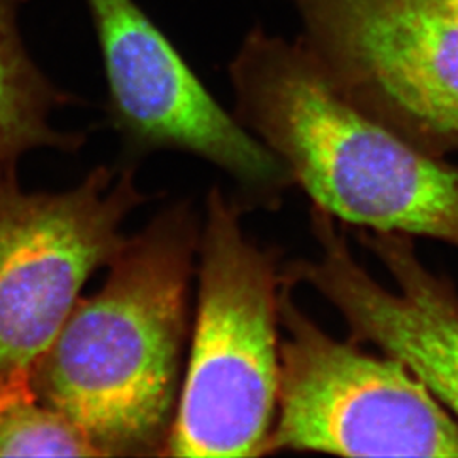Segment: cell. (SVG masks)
I'll return each mask as SVG.
<instances>
[{"instance_id": "6da1fadb", "label": "cell", "mask_w": 458, "mask_h": 458, "mask_svg": "<svg viewBox=\"0 0 458 458\" xmlns=\"http://www.w3.org/2000/svg\"><path fill=\"white\" fill-rule=\"evenodd\" d=\"M200 226L177 200L128 236L102 289L79 299L36 361V394L98 457H164L182 386Z\"/></svg>"}, {"instance_id": "7a4b0ae2", "label": "cell", "mask_w": 458, "mask_h": 458, "mask_svg": "<svg viewBox=\"0 0 458 458\" xmlns=\"http://www.w3.org/2000/svg\"><path fill=\"white\" fill-rule=\"evenodd\" d=\"M229 77L234 115L314 208L353 228L458 248L457 166L344 98L301 38L253 28Z\"/></svg>"}, {"instance_id": "3957f363", "label": "cell", "mask_w": 458, "mask_h": 458, "mask_svg": "<svg viewBox=\"0 0 458 458\" xmlns=\"http://www.w3.org/2000/svg\"><path fill=\"white\" fill-rule=\"evenodd\" d=\"M217 187L199 242L192 344L164 457H265L277 412L282 265Z\"/></svg>"}, {"instance_id": "277c9868", "label": "cell", "mask_w": 458, "mask_h": 458, "mask_svg": "<svg viewBox=\"0 0 458 458\" xmlns=\"http://www.w3.org/2000/svg\"><path fill=\"white\" fill-rule=\"evenodd\" d=\"M293 289L282 282L278 312L285 340L265 457L318 452L458 458V421L425 386L391 357L329 336L295 304Z\"/></svg>"}, {"instance_id": "5b68a950", "label": "cell", "mask_w": 458, "mask_h": 458, "mask_svg": "<svg viewBox=\"0 0 458 458\" xmlns=\"http://www.w3.org/2000/svg\"><path fill=\"white\" fill-rule=\"evenodd\" d=\"M148 202L134 166H96L64 192L0 185V384L31 378L90 276L113 262Z\"/></svg>"}, {"instance_id": "8992f818", "label": "cell", "mask_w": 458, "mask_h": 458, "mask_svg": "<svg viewBox=\"0 0 458 458\" xmlns=\"http://www.w3.org/2000/svg\"><path fill=\"white\" fill-rule=\"evenodd\" d=\"M107 83L109 121L132 157L181 151L225 172L248 209H277L287 168L214 98L136 0H85Z\"/></svg>"}, {"instance_id": "52a82bcc", "label": "cell", "mask_w": 458, "mask_h": 458, "mask_svg": "<svg viewBox=\"0 0 458 458\" xmlns=\"http://www.w3.org/2000/svg\"><path fill=\"white\" fill-rule=\"evenodd\" d=\"M333 85L414 145L458 151V19L428 0H289Z\"/></svg>"}, {"instance_id": "ba28073f", "label": "cell", "mask_w": 458, "mask_h": 458, "mask_svg": "<svg viewBox=\"0 0 458 458\" xmlns=\"http://www.w3.org/2000/svg\"><path fill=\"white\" fill-rule=\"evenodd\" d=\"M316 260L282 265L291 285H310L344 316L352 342L370 344L399 361L458 420V293L428 270L412 236L359 229L361 245L389 270L397 293L380 285L350 251L338 221L312 206Z\"/></svg>"}, {"instance_id": "9c48e42d", "label": "cell", "mask_w": 458, "mask_h": 458, "mask_svg": "<svg viewBox=\"0 0 458 458\" xmlns=\"http://www.w3.org/2000/svg\"><path fill=\"white\" fill-rule=\"evenodd\" d=\"M28 0H0V185L17 182V164L36 148L75 153L83 131H60L51 117L75 98L58 89L24 45L19 14Z\"/></svg>"}, {"instance_id": "30bf717a", "label": "cell", "mask_w": 458, "mask_h": 458, "mask_svg": "<svg viewBox=\"0 0 458 458\" xmlns=\"http://www.w3.org/2000/svg\"><path fill=\"white\" fill-rule=\"evenodd\" d=\"M0 457H98L66 416L45 403L31 378L0 384Z\"/></svg>"}, {"instance_id": "8fae6325", "label": "cell", "mask_w": 458, "mask_h": 458, "mask_svg": "<svg viewBox=\"0 0 458 458\" xmlns=\"http://www.w3.org/2000/svg\"><path fill=\"white\" fill-rule=\"evenodd\" d=\"M428 2L435 4L437 7H440L445 13H448V14H452V16L458 19V0H428Z\"/></svg>"}]
</instances>
